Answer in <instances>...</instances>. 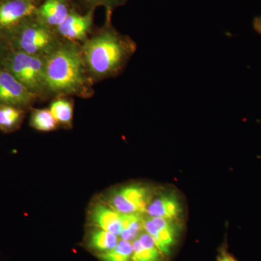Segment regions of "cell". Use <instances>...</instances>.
I'll list each match as a JSON object with an SVG mask.
<instances>
[{
    "mask_svg": "<svg viewBox=\"0 0 261 261\" xmlns=\"http://www.w3.org/2000/svg\"><path fill=\"white\" fill-rule=\"evenodd\" d=\"M35 0H0V39L6 41L27 20L37 16Z\"/></svg>",
    "mask_w": 261,
    "mask_h": 261,
    "instance_id": "5b68a950",
    "label": "cell"
},
{
    "mask_svg": "<svg viewBox=\"0 0 261 261\" xmlns=\"http://www.w3.org/2000/svg\"><path fill=\"white\" fill-rule=\"evenodd\" d=\"M10 47L8 43L0 39V67L3 66V62L9 53Z\"/></svg>",
    "mask_w": 261,
    "mask_h": 261,
    "instance_id": "d6986e66",
    "label": "cell"
},
{
    "mask_svg": "<svg viewBox=\"0 0 261 261\" xmlns=\"http://www.w3.org/2000/svg\"><path fill=\"white\" fill-rule=\"evenodd\" d=\"M81 47L86 69L93 82L119 75L137 50L136 43L111 24L87 38Z\"/></svg>",
    "mask_w": 261,
    "mask_h": 261,
    "instance_id": "7a4b0ae2",
    "label": "cell"
},
{
    "mask_svg": "<svg viewBox=\"0 0 261 261\" xmlns=\"http://www.w3.org/2000/svg\"><path fill=\"white\" fill-rule=\"evenodd\" d=\"M118 190L129 203L135 206L138 214H145L146 208L152 198V191L149 187L133 184L120 187Z\"/></svg>",
    "mask_w": 261,
    "mask_h": 261,
    "instance_id": "7c38bea8",
    "label": "cell"
},
{
    "mask_svg": "<svg viewBox=\"0 0 261 261\" xmlns=\"http://www.w3.org/2000/svg\"><path fill=\"white\" fill-rule=\"evenodd\" d=\"M118 242L116 235L97 227L90 231L88 237V246L99 254L113 250Z\"/></svg>",
    "mask_w": 261,
    "mask_h": 261,
    "instance_id": "5bb4252c",
    "label": "cell"
},
{
    "mask_svg": "<svg viewBox=\"0 0 261 261\" xmlns=\"http://www.w3.org/2000/svg\"><path fill=\"white\" fill-rule=\"evenodd\" d=\"M63 41L55 29L35 16L20 25L8 39V43L14 50L46 57Z\"/></svg>",
    "mask_w": 261,
    "mask_h": 261,
    "instance_id": "3957f363",
    "label": "cell"
},
{
    "mask_svg": "<svg viewBox=\"0 0 261 261\" xmlns=\"http://www.w3.org/2000/svg\"><path fill=\"white\" fill-rule=\"evenodd\" d=\"M126 1L127 0H89L92 5H102L110 10L125 4Z\"/></svg>",
    "mask_w": 261,
    "mask_h": 261,
    "instance_id": "ac0fdd59",
    "label": "cell"
},
{
    "mask_svg": "<svg viewBox=\"0 0 261 261\" xmlns=\"http://www.w3.org/2000/svg\"><path fill=\"white\" fill-rule=\"evenodd\" d=\"M70 13L65 0H44L37 9V18L51 29H56L65 21Z\"/></svg>",
    "mask_w": 261,
    "mask_h": 261,
    "instance_id": "30bf717a",
    "label": "cell"
},
{
    "mask_svg": "<svg viewBox=\"0 0 261 261\" xmlns=\"http://www.w3.org/2000/svg\"><path fill=\"white\" fill-rule=\"evenodd\" d=\"M25 110L10 106H0V130L10 133L18 129L25 116Z\"/></svg>",
    "mask_w": 261,
    "mask_h": 261,
    "instance_id": "9a60e30c",
    "label": "cell"
},
{
    "mask_svg": "<svg viewBox=\"0 0 261 261\" xmlns=\"http://www.w3.org/2000/svg\"><path fill=\"white\" fill-rule=\"evenodd\" d=\"M89 221L94 227L101 228L119 238L122 231L121 214L106 202L92 204L89 211Z\"/></svg>",
    "mask_w": 261,
    "mask_h": 261,
    "instance_id": "ba28073f",
    "label": "cell"
},
{
    "mask_svg": "<svg viewBox=\"0 0 261 261\" xmlns=\"http://www.w3.org/2000/svg\"><path fill=\"white\" fill-rule=\"evenodd\" d=\"M133 245L132 242L119 240L118 245L110 251L98 254L102 261H132Z\"/></svg>",
    "mask_w": 261,
    "mask_h": 261,
    "instance_id": "e0dca14e",
    "label": "cell"
},
{
    "mask_svg": "<svg viewBox=\"0 0 261 261\" xmlns=\"http://www.w3.org/2000/svg\"><path fill=\"white\" fill-rule=\"evenodd\" d=\"M58 125L70 128L73 118V102L67 97H58L50 103L49 108Z\"/></svg>",
    "mask_w": 261,
    "mask_h": 261,
    "instance_id": "4fadbf2b",
    "label": "cell"
},
{
    "mask_svg": "<svg viewBox=\"0 0 261 261\" xmlns=\"http://www.w3.org/2000/svg\"><path fill=\"white\" fill-rule=\"evenodd\" d=\"M30 126L34 129L47 132L56 130L58 124L49 109H33Z\"/></svg>",
    "mask_w": 261,
    "mask_h": 261,
    "instance_id": "2e32d148",
    "label": "cell"
},
{
    "mask_svg": "<svg viewBox=\"0 0 261 261\" xmlns=\"http://www.w3.org/2000/svg\"><path fill=\"white\" fill-rule=\"evenodd\" d=\"M181 202L173 193L163 194L151 200L145 214L149 217L176 219L181 214Z\"/></svg>",
    "mask_w": 261,
    "mask_h": 261,
    "instance_id": "9c48e42d",
    "label": "cell"
},
{
    "mask_svg": "<svg viewBox=\"0 0 261 261\" xmlns=\"http://www.w3.org/2000/svg\"><path fill=\"white\" fill-rule=\"evenodd\" d=\"M3 67L38 99L49 97L46 85L44 57L32 56L10 48Z\"/></svg>",
    "mask_w": 261,
    "mask_h": 261,
    "instance_id": "277c9868",
    "label": "cell"
},
{
    "mask_svg": "<svg viewBox=\"0 0 261 261\" xmlns=\"http://www.w3.org/2000/svg\"><path fill=\"white\" fill-rule=\"evenodd\" d=\"M92 12L86 15H80L70 11L65 21L55 30L64 40L84 42L92 28Z\"/></svg>",
    "mask_w": 261,
    "mask_h": 261,
    "instance_id": "52a82bcc",
    "label": "cell"
},
{
    "mask_svg": "<svg viewBox=\"0 0 261 261\" xmlns=\"http://www.w3.org/2000/svg\"><path fill=\"white\" fill-rule=\"evenodd\" d=\"M252 25H253V29H255V32L261 34V15L254 18Z\"/></svg>",
    "mask_w": 261,
    "mask_h": 261,
    "instance_id": "44dd1931",
    "label": "cell"
},
{
    "mask_svg": "<svg viewBox=\"0 0 261 261\" xmlns=\"http://www.w3.org/2000/svg\"><path fill=\"white\" fill-rule=\"evenodd\" d=\"M217 261H239L233 256L231 254L228 252L226 247L221 248L220 250L219 255L217 257Z\"/></svg>",
    "mask_w": 261,
    "mask_h": 261,
    "instance_id": "ffe728a7",
    "label": "cell"
},
{
    "mask_svg": "<svg viewBox=\"0 0 261 261\" xmlns=\"http://www.w3.org/2000/svg\"><path fill=\"white\" fill-rule=\"evenodd\" d=\"M132 261H163L165 257L158 248L153 238L145 231L132 242Z\"/></svg>",
    "mask_w": 261,
    "mask_h": 261,
    "instance_id": "8fae6325",
    "label": "cell"
},
{
    "mask_svg": "<svg viewBox=\"0 0 261 261\" xmlns=\"http://www.w3.org/2000/svg\"><path fill=\"white\" fill-rule=\"evenodd\" d=\"M45 78L49 97H91L94 82L89 78L82 47L78 43L64 40L44 57Z\"/></svg>",
    "mask_w": 261,
    "mask_h": 261,
    "instance_id": "6da1fadb",
    "label": "cell"
},
{
    "mask_svg": "<svg viewBox=\"0 0 261 261\" xmlns=\"http://www.w3.org/2000/svg\"><path fill=\"white\" fill-rule=\"evenodd\" d=\"M38 99L4 67H0V106L27 110Z\"/></svg>",
    "mask_w": 261,
    "mask_h": 261,
    "instance_id": "8992f818",
    "label": "cell"
}]
</instances>
